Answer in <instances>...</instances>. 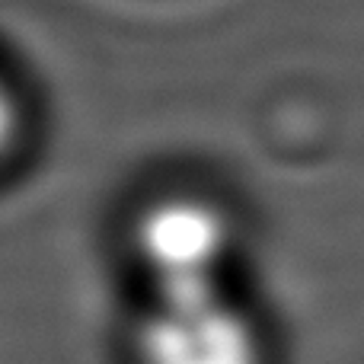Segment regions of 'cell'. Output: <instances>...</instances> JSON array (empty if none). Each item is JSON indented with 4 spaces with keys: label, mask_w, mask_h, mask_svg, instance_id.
Here are the masks:
<instances>
[{
    "label": "cell",
    "mask_w": 364,
    "mask_h": 364,
    "mask_svg": "<svg viewBox=\"0 0 364 364\" xmlns=\"http://www.w3.org/2000/svg\"><path fill=\"white\" fill-rule=\"evenodd\" d=\"M134 246L154 294H192L224 288L233 233L218 205L192 195H170L141 214Z\"/></svg>",
    "instance_id": "1"
},
{
    "label": "cell",
    "mask_w": 364,
    "mask_h": 364,
    "mask_svg": "<svg viewBox=\"0 0 364 364\" xmlns=\"http://www.w3.org/2000/svg\"><path fill=\"white\" fill-rule=\"evenodd\" d=\"M141 364H262V336L224 288L157 294L138 333Z\"/></svg>",
    "instance_id": "2"
},
{
    "label": "cell",
    "mask_w": 364,
    "mask_h": 364,
    "mask_svg": "<svg viewBox=\"0 0 364 364\" xmlns=\"http://www.w3.org/2000/svg\"><path fill=\"white\" fill-rule=\"evenodd\" d=\"M29 128V106L16 77L0 64V170L19 154Z\"/></svg>",
    "instance_id": "3"
}]
</instances>
